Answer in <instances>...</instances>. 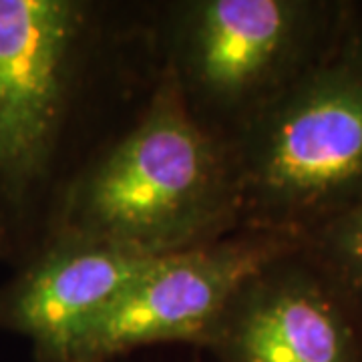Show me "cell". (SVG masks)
I'll return each mask as SVG.
<instances>
[{
	"mask_svg": "<svg viewBox=\"0 0 362 362\" xmlns=\"http://www.w3.org/2000/svg\"><path fill=\"white\" fill-rule=\"evenodd\" d=\"M235 232L240 194L232 151L192 119L163 69L141 115L66 194L51 238L168 258Z\"/></svg>",
	"mask_w": 362,
	"mask_h": 362,
	"instance_id": "2",
	"label": "cell"
},
{
	"mask_svg": "<svg viewBox=\"0 0 362 362\" xmlns=\"http://www.w3.org/2000/svg\"><path fill=\"white\" fill-rule=\"evenodd\" d=\"M204 349L221 362H362V320L300 242L247 276Z\"/></svg>",
	"mask_w": 362,
	"mask_h": 362,
	"instance_id": "6",
	"label": "cell"
},
{
	"mask_svg": "<svg viewBox=\"0 0 362 362\" xmlns=\"http://www.w3.org/2000/svg\"><path fill=\"white\" fill-rule=\"evenodd\" d=\"M240 230L304 240L362 202V2L232 149Z\"/></svg>",
	"mask_w": 362,
	"mask_h": 362,
	"instance_id": "4",
	"label": "cell"
},
{
	"mask_svg": "<svg viewBox=\"0 0 362 362\" xmlns=\"http://www.w3.org/2000/svg\"><path fill=\"white\" fill-rule=\"evenodd\" d=\"M159 259L51 238L0 290V326L28 338L39 362H69L81 332Z\"/></svg>",
	"mask_w": 362,
	"mask_h": 362,
	"instance_id": "7",
	"label": "cell"
},
{
	"mask_svg": "<svg viewBox=\"0 0 362 362\" xmlns=\"http://www.w3.org/2000/svg\"><path fill=\"white\" fill-rule=\"evenodd\" d=\"M350 0H156L163 69L195 123L230 151L320 63Z\"/></svg>",
	"mask_w": 362,
	"mask_h": 362,
	"instance_id": "3",
	"label": "cell"
},
{
	"mask_svg": "<svg viewBox=\"0 0 362 362\" xmlns=\"http://www.w3.org/2000/svg\"><path fill=\"white\" fill-rule=\"evenodd\" d=\"M302 247L362 320V202L308 233Z\"/></svg>",
	"mask_w": 362,
	"mask_h": 362,
	"instance_id": "8",
	"label": "cell"
},
{
	"mask_svg": "<svg viewBox=\"0 0 362 362\" xmlns=\"http://www.w3.org/2000/svg\"><path fill=\"white\" fill-rule=\"evenodd\" d=\"M302 240L270 232H240L157 262L81 332L69 362H109L157 344L202 346L228 300L250 274Z\"/></svg>",
	"mask_w": 362,
	"mask_h": 362,
	"instance_id": "5",
	"label": "cell"
},
{
	"mask_svg": "<svg viewBox=\"0 0 362 362\" xmlns=\"http://www.w3.org/2000/svg\"><path fill=\"white\" fill-rule=\"evenodd\" d=\"M156 0H0V246L33 258L161 77Z\"/></svg>",
	"mask_w": 362,
	"mask_h": 362,
	"instance_id": "1",
	"label": "cell"
}]
</instances>
